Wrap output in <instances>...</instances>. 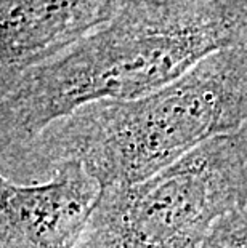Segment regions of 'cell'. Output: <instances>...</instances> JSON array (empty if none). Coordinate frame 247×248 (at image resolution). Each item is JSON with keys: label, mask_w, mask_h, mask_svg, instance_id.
Listing matches in <instances>:
<instances>
[{"label": "cell", "mask_w": 247, "mask_h": 248, "mask_svg": "<svg viewBox=\"0 0 247 248\" xmlns=\"http://www.w3.org/2000/svg\"><path fill=\"white\" fill-rule=\"evenodd\" d=\"M247 122V45L218 51L161 90L103 99L50 124L0 157L2 176L19 184L50 179L77 160L101 187L157 175L217 136Z\"/></svg>", "instance_id": "2"}, {"label": "cell", "mask_w": 247, "mask_h": 248, "mask_svg": "<svg viewBox=\"0 0 247 248\" xmlns=\"http://www.w3.org/2000/svg\"><path fill=\"white\" fill-rule=\"evenodd\" d=\"M124 0H0V85L109 23Z\"/></svg>", "instance_id": "5"}, {"label": "cell", "mask_w": 247, "mask_h": 248, "mask_svg": "<svg viewBox=\"0 0 247 248\" xmlns=\"http://www.w3.org/2000/svg\"><path fill=\"white\" fill-rule=\"evenodd\" d=\"M199 248H247V205L225 215Z\"/></svg>", "instance_id": "6"}, {"label": "cell", "mask_w": 247, "mask_h": 248, "mask_svg": "<svg viewBox=\"0 0 247 248\" xmlns=\"http://www.w3.org/2000/svg\"><path fill=\"white\" fill-rule=\"evenodd\" d=\"M241 131H243V133H244V136H246V138H247V122L243 125V126H241Z\"/></svg>", "instance_id": "7"}, {"label": "cell", "mask_w": 247, "mask_h": 248, "mask_svg": "<svg viewBox=\"0 0 247 248\" xmlns=\"http://www.w3.org/2000/svg\"><path fill=\"white\" fill-rule=\"evenodd\" d=\"M243 45L247 0H124L109 23L0 85V155L85 104L145 96Z\"/></svg>", "instance_id": "1"}, {"label": "cell", "mask_w": 247, "mask_h": 248, "mask_svg": "<svg viewBox=\"0 0 247 248\" xmlns=\"http://www.w3.org/2000/svg\"><path fill=\"white\" fill-rule=\"evenodd\" d=\"M103 187L77 160L50 179L19 184L0 178V248H77Z\"/></svg>", "instance_id": "4"}, {"label": "cell", "mask_w": 247, "mask_h": 248, "mask_svg": "<svg viewBox=\"0 0 247 248\" xmlns=\"http://www.w3.org/2000/svg\"><path fill=\"white\" fill-rule=\"evenodd\" d=\"M247 205V138L239 130L140 183L104 187L77 248H199Z\"/></svg>", "instance_id": "3"}]
</instances>
